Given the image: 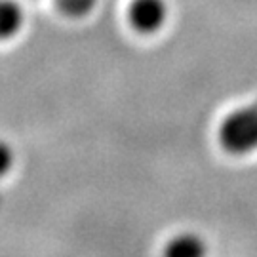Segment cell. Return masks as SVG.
I'll return each instance as SVG.
<instances>
[{
  "label": "cell",
  "mask_w": 257,
  "mask_h": 257,
  "mask_svg": "<svg viewBox=\"0 0 257 257\" xmlns=\"http://www.w3.org/2000/svg\"><path fill=\"white\" fill-rule=\"evenodd\" d=\"M12 164H14V153L8 143L0 141V177L8 174L12 170Z\"/></svg>",
  "instance_id": "8992f818"
},
{
  "label": "cell",
  "mask_w": 257,
  "mask_h": 257,
  "mask_svg": "<svg viewBox=\"0 0 257 257\" xmlns=\"http://www.w3.org/2000/svg\"><path fill=\"white\" fill-rule=\"evenodd\" d=\"M219 139L223 147L236 155H246L257 149V109L230 112L221 124Z\"/></svg>",
  "instance_id": "6da1fadb"
},
{
  "label": "cell",
  "mask_w": 257,
  "mask_h": 257,
  "mask_svg": "<svg viewBox=\"0 0 257 257\" xmlns=\"http://www.w3.org/2000/svg\"><path fill=\"white\" fill-rule=\"evenodd\" d=\"M202 253H206V244L200 236H196L193 232L175 236L166 248V255L170 257H198Z\"/></svg>",
  "instance_id": "3957f363"
},
{
  "label": "cell",
  "mask_w": 257,
  "mask_h": 257,
  "mask_svg": "<svg viewBox=\"0 0 257 257\" xmlns=\"http://www.w3.org/2000/svg\"><path fill=\"white\" fill-rule=\"evenodd\" d=\"M23 25V8L16 0H0V38H10Z\"/></svg>",
  "instance_id": "277c9868"
},
{
  "label": "cell",
  "mask_w": 257,
  "mask_h": 257,
  "mask_svg": "<svg viewBox=\"0 0 257 257\" xmlns=\"http://www.w3.org/2000/svg\"><path fill=\"white\" fill-rule=\"evenodd\" d=\"M130 23L139 33H156L168 19V4L166 0H132L128 10Z\"/></svg>",
  "instance_id": "7a4b0ae2"
},
{
  "label": "cell",
  "mask_w": 257,
  "mask_h": 257,
  "mask_svg": "<svg viewBox=\"0 0 257 257\" xmlns=\"http://www.w3.org/2000/svg\"><path fill=\"white\" fill-rule=\"evenodd\" d=\"M97 0H57L59 10L71 18H82L86 14H90Z\"/></svg>",
  "instance_id": "5b68a950"
}]
</instances>
